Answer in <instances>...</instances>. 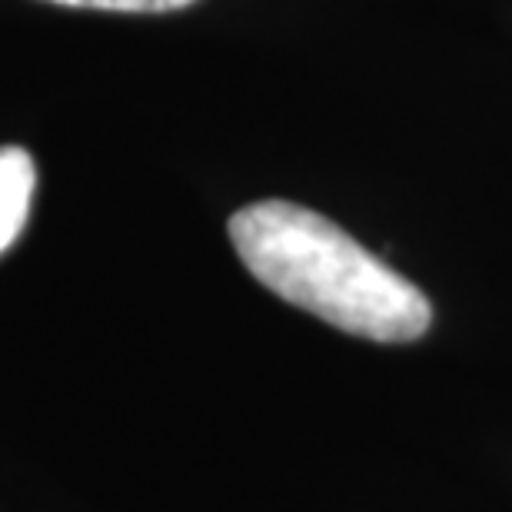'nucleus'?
I'll use <instances>...</instances> for the list:
<instances>
[{
  "instance_id": "nucleus-1",
  "label": "nucleus",
  "mask_w": 512,
  "mask_h": 512,
  "mask_svg": "<svg viewBox=\"0 0 512 512\" xmlns=\"http://www.w3.org/2000/svg\"><path fill=\"white\" fill-rule=\"evenodd\" d=\"M230 240L266 290L343 333L413 343L433 323V306L416 283L300 203H250L230 217Z\"/></svg>"
},
{
  "instance_id": "nucleus-2",
  "label": "nucleus",
  "mask_w": 512,
  "mask_h": 512,
  "mask_svg": "<svg viewBox=\"0 0 512 512\" xmlns=\"http://www.w3.org/2000/svg\"><path fill=\"white\" fill-rule=\"evenodd\" d=\"M34 187V157L24 147H0V253L14 247L20 230L27 227Z\"/></svg>"
},
{
  "instance_id": "nucleus-3",
  "label": "nucleus",
  "mask_w": 512,
  "mask_h": 512,
  "mask_svg": "<svg viewBox=\"0 0 512 512\" xmlns=\"http://www.w3.org/2000/svg\"><path fill=\"white\" fill-rule=\"evenodd\" d=\"M57 7H84V10H120V14H170L197 0H47Z\"/></svg>"
}]
</instances>
